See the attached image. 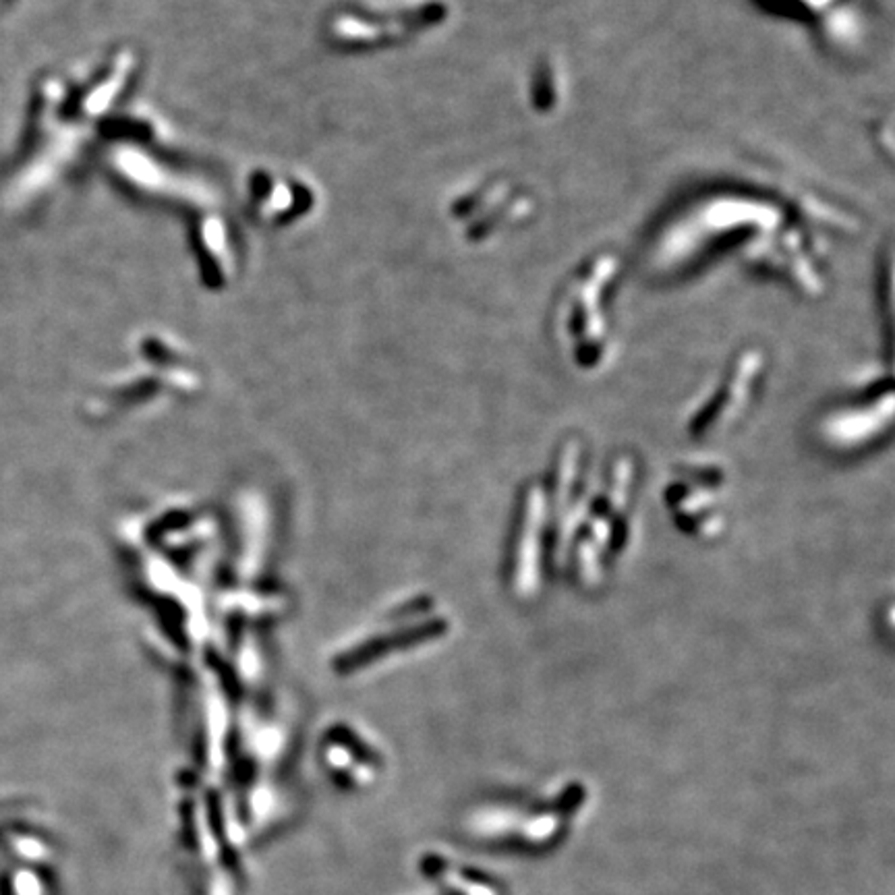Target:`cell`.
Masks as SVG:
<instances>
[{
    "label": "cell",
    "instance_id": "1",
    "mask_svg": "<svg viewBox=\"0 0 895 895\" xmlns=\"http://www.w3.org/2000/svg\"><path fill=\"white\" fill-rule=\"evenodd\" d=\"M543 527V496L537 487H531L525 500L523 529L516 547V574L514 585L523 597L533 593L539 585V535Z\"/></svg>",
    "mask_w": 895,
    "mask_h": 895
}]
</instances>
